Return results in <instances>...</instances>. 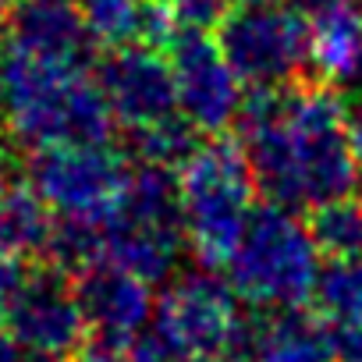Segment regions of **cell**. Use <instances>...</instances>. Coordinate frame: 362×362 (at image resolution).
I'll return each mask as SVG.
<instances>
[{"mask_svg":"<svg viewBox=\"0 0 362 362\" xmlns=\"http://www.w3.org/2000/svg\"><path fill=\"white\" fill-rule=\"evenodd\" d=\"M309 231L330 259H355L362 256V196H348L313 210Z\"/></svg>","mask_w":362,"mask_h":362,"instance_id":"cell-18","label":"cell"},{"mask_svg":"<svg viewBox=\"0 0 362 362\" xmlns=\"http://www.w3.org/2000/svg\"><path fill=\"white\" fill-rule=\"evenodd\" d=\"M185 362H224V358H185Z\"/></svg>","mask_w":362,"mask_h":362,"instance_id":"cell-30","label":"cell"},{"mask_svg":"<svg viewBox=\"0 0 362 362\" xmlns=\"http://www.w3.org/2000/svg\"><path fill=\"white\" fill-rule=\"evenodd\" d=\"M0 362H47V358H40L36 351L18 344L11 334H0Z\"/></svg>","mask_w":362,"mask_h":362,"instance_id":"cell-25","label":"cell"},{"mask_svg":"<svg viewBox=\"0 0 362 362\" xmlns=\"http://www.w3.org/2000/svg\"><path fill=\"white\" fill-rule=\"evenodd\" d=\"M8 54H11V47L4 40V29H0V71H4V64H8Z\"/></svg>","mask_w":362,"mask_h":362,"instance_id":"cell-28","label":"cell"},{"mask_svg":"<svg viewBox=\"0 0 362 362\" xmlns=\"http://www.w3.org/2000/svg\"><path fill=\"white\" fill-rule=\"evenodd\" d=\"M0 29H4L11 54H29L64 64H82L93 43L78 0H18L4 15Z\"/></svg>","mask_w":362,"mask_h":362,"instance_id":"cell-12","label":"cell"},{"mask_svg":"<svg viewBox=\"0 0 362 362\" xmlns=\"http://www.w3.org/2000/svg\"><path fill=\"white\" fill-rule=\"evenodd\" d=\"M15 4H18V0H0V18H4V15H8Z\"/></svg>","mask_w":362,"mask_h":362,"instance_id":"cell-29","label":"cell"},{"mask_svg":"<svg viewBox=\"0 0 362 362\" xmlns=\"http://www.w3.org/2000/svg\"><path fill=\"white\" fill-rule=\"evenodd\" d=\"M156 4L170 11L177 29H196V33L217 29L228 15V0H156Z\"/></svg>","mask_w":362,"mask_h":362,"instance_id":"cell-21","label":"cell"},{"mask_svg":"<svg viewBox=\"0 0 362 362\" xmlns=\"http://www.w3.org/2000/svg\"><path fill=\"white\" fill-rule=\"evenodd\" d=\"M75 295L89 327L75 362H124L139 341V330L153 316L149 284L103 263L75 277Z\"/></svg>","mask_w":362,"mask_h":362,"instance_id":"cell-8","label":"cell"},{"mask_svg":"<svg viewBox=\"0 0 362 362\" xmlns=\"http://www.w3.org/2000/svg\"><path fill=\"white\" fill-rule=\"evenodd\" d=\"M217 47L249 89L288 86L309 68V22L291 8L228 11L217 25Z\"/></svg>","mask_w":362,"mask_h":362,"instance_id":"cell-7","label":"cell"},{"mask_svg":"<svg viewBox=\"0 0 362 362\" xmlns=\"http://www.w3.org/2000/svg\"><path fill=\"white\" fill-rule=\"evenodd\" d=\"M185 242L210 270H228L256 210V174L242 139L210 135L177 174Z\"/></svg>","mask_w":362,"mask_h":362,"instance_id":"cell-3","label":"cell"},{"mask_svg":"<svg viewBox=\"0 0 362 362\" xmlns=\"http://www.w3.org/2000/svg\"><path fill=\"white\" fill-rule=\"evenodd\" d=\"M316 302L320 313L330 316L334 323L362 316V256L355 259H334L316 284Z\"/></svg>","mask_w":362,"mask_h":362,"instance_id":"cell-20","label":"cell"},{"mask_svg":"<svg viewBox=\"0 0 362 362\" xmlns=\"http://www.w3.org/2000/svg\"><path fill=\"white\" fill-rule=\"evenodd\" d=\"M231 11H259V8H274V0H228Z\"/></svg>","mask_w":362,"mask_h":362,"instance_id":"cell-27","label":"cell"},{"mask_svg":"<svg viewBox=\"0 0 362 362\" xmlns=\"http://www.w3.org/2000/svg\"><path fill=\"white\" fill-rule=\"evenodd\" d=\"M100 89L114 117L128 132H139L181 114L170 57L146 43H128V47L110 50L100 64Z\"/></svg>","mask_w":362,"mask_h":362,"instance_id":"cell-11","label":"cell"},{"mask_svg":"<svg viewBox=\"0 0 362 362\" xmlns=\"http://www.w3.org/2000/svg\"><path fill=\"white\" fill-rule=\"evenodd\" d=\"M245 362H337L334 327L323 313L270 309L249 334Z\"/></svg>","mask_w":362,"mask_h":362,"instance_id":"cell-13","label":"cell"},{"mask_svg":"<svg viewBox=\"0 0 362 362\" xmlns=\"http://www.w3.org/2000/svg\"><path fill=\"white\" fill-rule=\"evenodd\" d=\"M284 4L291 8V11H298V15H320V11H327V8H337V4H351V0H284Z\"/></svg>","mask_w":362,"mask_h":362,"instance_id":"cell-26","label":"cell"},{"mask_svg":"<svg viewBox=\"0 0 362 362\" xmlns=\"http://www.w3.org/2000/svg\"><path fill=\"white\" fill-rule=\"evenodd\" d=\"M238 139L267 203L298 210L348 199L362 185L351 107L337 86L298 78L242 96Z\"/></svg>","mask_w":362,"mask_h":362,"instance_id":"cell-1","label":"cell"},{"mask_svg":"<svg viewBox=\"0 0 362 362\" xmlns=\"http://www.w3.org/2000/svg\"><path fill=\"white\" fill-rule=\"evenodd\" d=\"M334 344H337V362H362V316L337 323Z\"/></svg>","mask_w":362,"mask_h":362,"instance_id":"cell-23","label":"cell"},{"mask_svg":"<svg viewBox=\"0 0 362 362\" xmlns=\"http://www.w3.org/2000/svg\"><path fill=\"white\" fill-rule=\"evenodd\" d=\"M43 259H47V267H54L68 277H82L86 270L103 267V224L57 217Z\"/></svg>","mask_w":362,"mask_h":362,"instance_id":"cell-17","label":"cell"},{"mask_svg":"<svg viewBox=\"0 0 362 362\" xmlns=\"http://www.w3.org/2000/svg\"><path fill=\"white\" fill-rule=\"evenodd\" d=\"M4 327L18 344L47 362H75L89 337L86 313L75 295V277L54 267L33 274L18 291Z\"/></svg>","mask_w":362,"mask_h":362,"instance_id":"cell-10","label":"cell"},{"mask_svg":"<svg viewBox=\"0 0 362 362\" xmlns=\"http://www.w3.org/2000/svg\"><path fill=\"white\" fill-rule=\"evenodd\" d=\"M252 320L242 316L238 295L214 274L177 277L156 302V337L181 358L245 362Z\"/></svg>","mask_w":362,"mask_h":362,"instance_id":"cell-5","label":"cell"},{"mask_svg":"<svg viewBox=\"0 0 362 362\" xmlns=\"http://www.w3.org/2000/svg\"><path fill=\"white\" fill-rule=\"evenodd\" d=\"M54 231L50 206L40 199L33 185H11L0 189V259H29L43 256Z\"/></svg>","mask_w":362,"mask_h":362,"instance_id":"cell-15","label":"cell"},{"mask_svg":"<svg viewBox=\"0 0 362 362\" xmlns=\"http://www.w3.org/2000/svg\"><path fill=\"white\" fill-rule=\"evenodd\" d=\"M114 110L82 64L8 54L0 71V132L22 153L110 146Z\"/></svg>","mask_w":362,"mask_h":362,"instance_id":"cell-2","label":"cell"},{"mask_svg":"<svg viewBox=\"0 0 362 362\" xmlns=\"http://www.w3.org/2000/svg\"><path fill=\"white\" fill-rule=\"evenodd\" d=\"M132 167L110 146H61L33 153L29 185L68 221L107 224L128 192Z\"/></svg>","mask_w":362,"mask_h":362,"instance_id":"cell-6","label":"cell"},{"mask_svg":"<svg viewBox=\"0 0 362 362\" xmlns=\"http://www.w3.org/2000/svg\"><path fill=\"white\" fill-rule=\"evenodd\" d=\"M309 68L316 82L341 86L362 71V11L337 4L309 22Z\"/></svg>","mask_w":362,"mask_h":362,"instance_id":"cell-14","label":"cell"},{"mask_svg":"<svg viewBox=\"0 0 362 362\" xmlns=\"http://www.w3.org/2000/svg\"><path fill=\"white\" fill-rule=\"evenodd\" d=\"M320 245L295 217L277 203H259L228 263V284L238 298L259 309H302L320 284Z\"/></svg>","mask_w":362,"mask_h":362,"instance_id":"cell-4","label":"cell"},{"mask_svg":"<svg viewBox=\"0 0 362 362\" xmlns=\"http://www.w3.org/2000/svg\"><path fill=\"white\" fill-rule=\"evenodd\" d=\"M177 82V110L185 114L196 132L224 135L242 110V82L224 61L217 40L210 33L177 29L163 50Z\"/></svg>","mask_w":362,"mask_h":362,"instance_id":"cell-9","label":"cell"},{"mask_svg":"<svg viewBox=\"0 0 362 362\" xmlns=\"http://www.w3.org/2000/svg\"><path fill=\"white\" fill-rule=\"evenodd\" d=\"M149 4L153 0H78L93 40L110 50L142 43V25H146Z\"/></svg>","mask_w":362,"mask_h":362,"instance_id":"cell-19","label":"cell"},{"mask_svg":"<svg viewBox=\"0 0 362 362\" xmlns=\"http://www.w3.org/2000/svg\"><path fill=\"white\" fill-rule=\"evenodd\" d=\"M358 96H362V71H358Z\"/></svg>","mask_w":362,"mask_h":362,"instance_id":"cell-31","label":"cell"},{"mask_svg":"<svg viewBox=\"0 0 362 362\" xmlns=\"http://www.w3.org/2000/svg\"><path fill=\"white\" fill-rule=\"evenodd\" d=\"M25 270L18 259H0V323H8V313L18 298V291L25 288Z\"/></svg>","mask_w":362,"mask_h":362,"instance_id":"cell-22","label":"cell"},{"mask_svg":"<svg viewBox=\"0 0 362 362\" xmlns=\"http://www.w3.org/2000/svg\"><path fill=\"white\" fill-rule=\"evenodd\" d=\"M128 142H132V153L139 163H156V167H170V170L185 167L192 160V153L203 146L196 124L185 114H174L160 124L128 132Z\"/></svg>","mask_w":362,"mask_h":362,"instance_id":"cell-16","label":"cell"},{"mask_svg":"<svg viewBox=\"0 0 362 362\" xmlns=\"http://www.w3.org/2000/svg\"><path fill=\"white\" fill-rule=\"evenodd\" d=\"M124 362H185V358H181L170 344H163L156 334H149V337H139L132 344V351H128Z\"/></svg>","mask_w":362,"mask_h":362,"instance_id":"cell-24","label":"cell"}]
</instances>
